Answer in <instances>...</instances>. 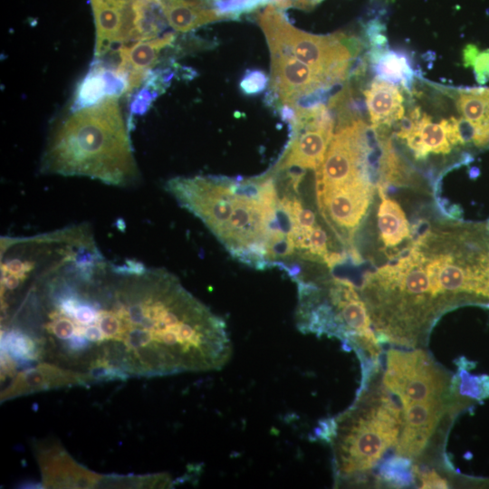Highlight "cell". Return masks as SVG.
<instances>
[{
    "label": "cell",
    "instance_id": "obj_1",
    "mask_svg": "<svg viewBox=\"0 0 489 489\" xmlns=\"http://www.w3.org/2000/svg\"><path fill=\"white\" fill-rule=\"evenodd\" d=\"M75 285L94 309L90 322L70 324L88 342L81 365L90 383L220 369L231 357L224 319L165 269L101 255Z\"/></svg>",
    "mask_w": 489,
    "mask_h": 489
},
{
    "label": "cell",
    "instance_id": "obj_2",
    "mask_svg": "<svg viewBox=\"0 0 489 489\" xmlns=\"http://www.w3.org/2000/svg\"><path fill=\"white\" fill-rule=\"evenodd\" d=\"M41 172L86 177L116 187L139 178L120 96L72 110L52 129Z\"/></svg>",
    "mask_w": 489,
    "mask_h": 489
},
{
    "label": "cell",
    "instance_id": "obj_3",
    "mask_svg": "<svg viewBox=\"0 0 489 489\" xmlns=\"http://www.w3.org/2000/svg\"><path fill=\"white\" fill-rule=\"evenodd\" d=\"M402 421L400 408L383 385L361 388L346 411L320 422L315 436L332 448L336 484L360 483L396 446Z\"/></svg>",
    "mask_w": 489,
    "mask_h": 489
},
{
    "label": "cell",
    "instance_id": "obj_4",
    "mask_svg": "<svg viewBox=\"0 0 489 489\" xmlns=\"http://www.w3.org/2000/svg\"><path fill=\"white\" fill-rule=\"evenodd\" d=\"M270 52L288 53L308 64L332 84L346 80L353 57L344 43L345 34L317 35L294 27L283 10L273 3L258 14Z\"/></svg>",
    "mask_w": 489,
    "mask_h": 489
},
{
    "label": "cell",
    "instance_id": "obj_5",
    "mask_svg": "<svg viewBox=\"0 0 489 489\" xmlns=\"http://www.w3.org/2000/svg\"><path fill=\"white\" fill-rule=\"evenodd\" d=\"M383 385L402 407L450 398L449 374L423 350L391 348L387 352Z\"/></svg>",
    "mask_w": 489,
    "mask_h": 489
},
{
    "label": "cell",
    "instance_id": "obj_6",
    "mask_svg": "<svg viewBox=\"0 0 489 489\" xmlns=\"http://www.w3.org/2000/svg\"><path fill=\"white\" fill-rule=\"evenodd\" d=\"M270 53L272 70L268 93L276 100L279 109L283 105L293 107L298 99L316 90L334 87L321 73L295 57L281 52Z\"/></svg>",
    "mask_w": 489,
    "mask_h": 489
},
{
    "label": "cell",
    "instance_id": "obj_7",
    "mask_svg": "<svg viewBox=\"0 0 489 489\" xmlns=\"http://www.w3.org/2000/svg\"><path fill=\"white\" fill-rule=\"evenodd\" d=\"M449 398L434 399L402 407V428L396 445V455L417 457L426 448L443 415Z\"/></svg>",
    "mask_w": 489,
    "mask_h": 489
},
{
    "label": "cell",
    "instance_id": "obj_8",
    "mask_svg": "<svg viewBox=\"0 0 489 489\" xmlns=\"http://www.w3.org/2000/svg\"><path fill=\"white\" fill-rule=\"evenodd\" d=\"M175 40V34L168 33L150 40L123 44L117 49L119 64L116 71L126 82V94L131 93L148 79L162 51L170 47Z\"/></svg>",
    "mask_w": 489,
    "mask_h": 489
},
{
    "label": "cell",
    "instance_id": "obj_9",
    "mask_svg": "<svg viewBox=\"0 0 489 489\" xmlns=\"http://www.w3.org/2000/svg\"><path fill=\"white\" fill-rule=\"evenodd\" d=\"M166 22L176 32L188 33L203 25L230 20L212 0H159Z\"/></svg>",
    "mask_w": 489,
    "mask_h": 489
},
{
    "label": "cell",
    "instance_id": "obj_10",
    "mask_svg": "<svg viewBox=\"0 0 489 489\" xmlns=\"http://www.w3.org/2000/svg\"><path fill=\"white\" fill-rule=\"evenodd\" d=\"M364 96L373 127L388 128L405 117L404 97L397 85L376 79Z\"/></svg>",
    "mask_w": 489,
    "mask_h": 489
},
{
    "label": "cell",
    "instance_id": "obj_11",
    "mask_svg": "<svg viewBox=\"0 0 489 489\" xmlns=\"http://www.w3.org/2000/svg\"><path fill=\"white\" fill-rule=\"evenodd\" d=\"M412 120L411 128L406 131H397V136L405 140L416 159H424L429 153L443 155L450 153L454 147L440 122H432L431 117L426 112H423L420 118Z\"/></svg>",
    "mask_w": 489,
    "mask_h": 489
},
{
    "label": "cell",
    "instance_id": "obj_12",
    "mask_svg": "<svg viewBox=\"0 0 489 489\" xmlns=\"http://www.w3.org/2000/svg\"><path fill=\"white\" fill-rule=\"evenodd\" d=\"M126 93V82L116 68L107 69L95 64L79 85L72 105V110L93 105L109 96Z\"/></svg>",
    "mask_w": 489,
    "mask_h": 489
},
{
    "label": "cell",
    "instance_id": "obj_13",
    "mask_svg": "<svg viewBox=\"0 0 489 489\" xmlns=\"http://www.w3.org/2000/svg\"><path fill=\"white\" fill-rule=\"evenodd\" d=\"M368 61L377 79L401 85L408 91L412 89L414 71L412 62L405 53L388 49H369Z\"/></svg>",
    "mask_w": 489,
    "mask_h": 489
},
{
    "label": "cell",
    "instance_id": "obj_14",
    "mask_svg": "<svg viewBox=\"0 0 489 489\" xmlns=\"http://www.w3.org/2000/svg\"><path fill=\"white\" fill-rule=\"evenodd\" d=\"M377 187L381 199L378 210L379 236L385 249L395 252L398 245L411 237L410 226L399 204L385 195L383 187Z\"/></svg>",
    "mask_w": 489,
    "mask_h": 489
},
{
    "label": "cell",
    "instance_id": "obj_15",
    "mask_svg": "<svg viewBox=\"0 0 489 489\" xmlns=\"http://www.w3.org/2000/svg\"><path fill=\"white\" fill-rule=\"evenodd\" d=\"M472 362L465 357L456 360L457 373L451 379L450 396L481 401L489 398V375H474L467 371Z\"/></svg>",
    "mask_w": 489,
    "mask_h": 489
},
{
    "label": "cell",
    "instance_id": "obj_16",
    "mask_svg": "<svg viewBox=\"0 0 489 489\" xmlns=\"http://www.w3.org/2000/svg\"><path fill=\"white\" fill-rule=\"evenodd\" d=\"M413 474L411 459L398 455L388 459L380 469L381 479L395 486L410 484L414 479Z\"/></svg>",
    "mask_w": 489,
    "mask_h": 489
},
{
    "label": "cell",
    "instance_id": "obj_17",
    "mask_svg": "<svg viewBox=\"0 0 489 489\" xmlns=\"http://www.w3.org/2000/svg\"><path fill=\"white\" fill-rule=\"evenodd\" d=\"M465 67H473L478 83L489 81V49L480 52L474 44H467L463 51Z\"/></svg>",
    "mask_w": 489,
    "mask_h": 489
},
{
    "label": "cell",
    "instance_id": "obj_18",
    "mask_svg": "<svg viewBox=\"0 0 489 489\" xmlns=\"http://www.w3.org/2000/svg\"><path fill=\"white\" fill-rule=\"evenodd\" d=\"M269 82L268 76L261 70H247L243 75L239 87L242 92L254 96L265 91Z\"/></svg>",
    "mask_w": 489,
    "mask_h": 489
},
{
    "label": "cell",
    "instance_id": "obj_19",
    "mask_svg": "<svg viewBox=\"0 0 489 489\" xmlns=\"http://www.w3.org/2000/svg\"><path fill=\"white\" fill-rule=\"evenodd\" d=\"M414 474L420 481V488H448L449 484L446 479L439 475L435 470H426L418 472L417 468L414 467Z\"/></svg>",
    "mask_w": 489,
    "mask_h": 489
},
{
    "label": "cell",
    "instance_id": "obj_20",
    "mask_svg": "<svg viewBox=\"0 0 489 489\" xmlns=\"http://www.w3.org/2000/svg\"><path fill=\"white\" fill-rule=\"evenodd\" d=\"M322 0H280L273 5L278 8L284 10L294 7L301 10H312Z\"/></svg>",
    "mask_w": 489,
    "mask_h": 489
},
{
    "label": "cell",
    "instance_id": "obj_21",
    "mask_svg": "<svg viewBox=\"0 0 489 489\" xmlns=\"http://www.w3.org/2000/svg\"><path fill=\"white\" fill-rule=\"evenodd\" d=\"M134 0H91V5L108 3L120 7L129 6Z\"/></svg>",
    "mask_w": 489,
    "mask_h": 489
},
{
    "label": "cell",
    "instance_id": "obj_22",
    "mask_svg": "<svg viewBox=\"0 0 489 489\" xmlns=\"http://www.w3.org/2000/svg\"><path fill=\"white\" fill-rule=\"evenodd\" d=\"M278 1H280V0H271V3L274 4V3L278 2Z\"/></svg>",
    "mask_w": 489,
    "mask_h": 489
},
{
    "label": "cell",
    "instance_id": "obj_23",
    "mask_svg": "<svg viewBox=\"0 0 489 489\" xmlns=\"http://www.w3.org/2000/svg\"><path fill=\"white\" fill-rule=\"evenodd\" d=\"M212 1H214V3H216V1H219V0H212Z\"/></svg>",
    "mask_w": 489,
    "mask_h": 489
}]
</instances>
